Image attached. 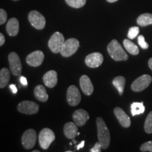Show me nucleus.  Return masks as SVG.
I'll list each match as a JSON object with an SVG mask.
<instances>
[{"label": "nucleus", "instance_id": "1", "mask_svg": "<svg viewBox=\"0 0 152 152\" xmlns=\"http://www.w3.org/2000/svg\"><path fill=\"white\" fill-rule=\"evenodd\" d=\"M96 126H97V136L99 142L102 144V149H106L109 147L111 142L110 132L108 127L106 126L103 118L98 117L96 121Z\"/></svg>", "mask_w": 152, "mask_h": 152}, {"label": "nucleus", "instance_id": "2", "mask_svg": "<svg viewBox=\"0 0 152 152\" xmlns=\"http://www.w3.org/2000/svg\"><path fill=\"white\" fill-rule=\"evenodd\" d=\"M107 51L113 60L116 61H127L128 56L116 39H113L107 47Z\"/></svg>", "mask_w": 152, "mask_h": 152}, {"label": "nucleus", "instance_id": "3", "mask_svg": "<svg viewBox=\"0 0 152 152\" xmlns=\"http://www.w3.org/2000/svg\"><path fill=\"white\" fill-rule=\"evenodd\" d=\"M80 47V42L75 38H69L64 42L61 49V54L64 57H69L75 54Z\"/></svg>", "mask_w": 152, "mask_h": 152}, {"label": "nucleus", "instance_id": "4", "mask_svg": "<svg viewBox=\"0 0 152 152\" xmlns=\"http://www.w3.org/2000/svg\"><path fill=\"white\" fill-rule=\"evenodd\" d=\"M38 140L42 149H47L55 140L54 132L49 128H44L39 132Z\"/></svg>", "mask_w": 152, "mask_h": 152}, {"label": "nucleus", "instance_id": "5", "mask_svg": "<svg viewBox=\"0 0 152 152\" xmlns=\"http://www.w3.org/2000/svg\"><path fill=\"white\" fill-rule=\"evenodd\" d=\"M64 42H65V39H64L63 34L59 32H56L49 39L48 47L53 53L58 54L61 52Z\"/></svg>", "mask_w": 152, "mask_h": 152}, {"label": "nucleus", "instance_id": "6", "mask_svg": "<svg viewBox=\"0 0 152 152\" xmlns=\"http://www.w3.org/2000/svg\"><path fill=\"white\" fill-rule=\"evenodd\" d=\"M152 81L151 77L147 74H144L137 77L131 85V89L135 92H142L149 86Z\"/></svg>", "mask_w": 152, "mask_h": 152}, {"label": "nucleus", "instance_id": "7", "mask_svg": "<svg viewBox=\"0 0 152 152\" xmlns=\"http://www.w3.org/2000/svg\"><path fill=\"white\" fill-rule=\"evenodd\" d=\"M28 20L31 26L37 30H42L46 25L45 16L37 11H31L28 14Z\"/></svg>", "mask_w": 152, "mask_h": 152}, {"label": "nucleus", "instance_id": "8", "mask_svg": "<svg viewBox=\"0 0 152 152\" xmlns=\"http://www.w3.org/2000/svg\"><path fill=\"white\" fill-rule=\"evenodd\" d=\"M37 140V133L33 129H28L23 134L21 142L26 149H31L35 147Z\"/></svg>", "mask_w": 152, "mask_h": 152}, {"label": "nucleus", "instance_id": "9", "mask_svg": "<svg viewBox=\"0 0 152 152\" xmlns=\"http://www.w3.org/2000/svg\"><path fill=\"white\" fill-rule=\"evenodd\" d=\"M9 66L13 75L19 76L22 72V65L20 58L16 52H11L8 56Z\"/></svg>", "mask_w": 152, "mask_h": 152}, {"label": "nucleus", "instance_id": "10", "mask_svg": "<svg viewBox=\"0 0 152 152\" xmlns=\"http://www.w3.org/2000/svg\"><path fill=\"white\" fill-rule=\"evenodd\" d=\"M18 111L27 115H33L38 113L39 105L32 101H23L18 104Z\"/></svg>", "mask_w": 152, "mask_h": 152}, {"label": "nucleus", "instance_id": "11", "mask_svg": "<svg viewBox=\"0 0 152 152\" xmlns=\"http://www.w3.org/2000/svg\"><path fill=\"white\" fill-rule=\"evenodd\" d=\"M66 98L70 106H75L78 105L81 101V95L77 87L75 85H71L68 87Z\"/></svg>", "mask_w": 152, "mask_h": 152}, {"label": "nucleus", "instance_id": "12", "mask_svg": "<svg viewBox=\"0 0 152 152\" xmlns=\"http://www.w3.org/2000/svg\"><path fill=\"white\" fill-rule=\"evenodd\" d=\"M45 54L42 51L37 50L35 52L30 53L26 57V62L28 65L33 67H37L42 64Z\"/></svg>", "mask_w": 152, "mask_h": 152}, {"label": "nucleus", "instance_id": "13", "mask_svg": "<svg viewBox=\"0 0 152 152\" xmlns=\"http://www.w3.org/2000/svg\"><path fill=\"white\" fill-rule=\"evenodd\" d=\"M104 57L101 53L94 52L87 55L85 58V64L88 67L94 68H97L102 64Z\"/></svg>", "mask_w": 152, "mask_h": 152}, {"label": "nucleus", "instance_id": "14", "mask_svg": "<svg viewBox=\"0 0 152 152\" xmlns=\"http://www.w3.org/2000/svg\"><path fill=\"white\" fill-rule=\"evenodd\" d=\"M113 112L121 126L125 128H128L130 126L131 121L130 117L121 108L115 107L113 110Z\"/></svg>", "mask_w": 152, "mask_h": 152}, {"label": "nucleus", "instance_id": "15", "mask_svg": "<svg viewBox=\"0 0 152 152\" xmlns=\"http://www.w3.org/2000/svg\"><path fill=\"white\" fill-rule=\"evenodd\" d=\"M89 118H90L89 113L83 109L76 110L73 114V121L79 127H82L86 124Z\"/></svg>", "mask_w": 152, "mask_h": 152}, {"label": "nucleus", "instance_id": "16", "mask_svg": "<svg viewBox=\"0 0 152 152\" xmlns=\"http://www.w3.org/2000/svg\"><path fill=\"white\" fill-rule=\"evenodd\" d=\"M80 85L81 90L85 94L90 96L94 92V87L91 82L90 77L86 75L81 76L80 79Z\"/></svg>", "mask_w": 152, "mask_h": 152}, {"label": "nucleus", "instance_id": "17", "mask_svg": "<svg viewBox=\"0 0 152 152\" xmlns=\"http://www.w3.org/2000/svg\"><path fill=\"white\" fill-rule=\"evenodd\" d=\"M43 81L45 85L49 88H53L58 83V75L54 70L47 72L43 76Z\"/></svg>", "mask_w": 152, "mask_h": 152}, {"label": "nucleus", "instance_id": "18", "mask_svg": "<svg viewBox=\"0 0 152 152\" xmlns=\"http://www.w3.org/2000/svg\"><path fill=\"white\" fill-rule=\"evenodd\" d=\"M77 125L75 123L68 122L66 123L64 127V132L65 136L68 139H72L73 140L76 135H77Z\"/></svg>", "mask_w": 152, "mask_h": 152}, {"label": "nucleus", "instance_id": "19", "mask_svg": "<svg viewBox=\"0 0 152 152\" xmlns=\"http://www.w3.org/2000/svg\"><path fill=\"white\" fill-rule=\"evenodd\" d=\"M7 31L9 35L15 37L18 35L19 31V22L16 18H11L7 24Z\"/></svg>", "mask_w": 152, "mask_h": 152}, {"label": "nucleus", "instance_id": "20", "mask_svg": "<svg viewBox=\"0 0 152 152\" xmlns=\"http://www.w3.org/2000/svg\"><path fill=\"white\" fill-rule=\"evenodd\" d=\"M34 94L36 99L42 102H47L49 99V95L47 94L46 89L42 85H39L35 87L34 90Z\"/></svg>", "mask_w": 152, "mask_h": 152}, {"label": "nucleus", "instance_id": "21", "mask_svg": "<svg viewBox=\"0 0 152 152\" xmlns=\"http://www.w3.org/2000/svg\"><path fill=\"white\" fill-rule=\"evenodd\" d=\"M10 80V71L8 68H3L0 71V88H4L8 85Z\"/></svg>", "mask_w": 152, "mask_h": 152}, {"label": "nucleus", "instance_id": "22", "mask_svg": "<svg viewBox=\"0 0 152 152\" xmlns=\"http://www.w3.org/2000/svg\"><path fill=\"white\" fill-rule=\"evenodd\" d=\"M137 23L139 26L142 27L152 25V14L149 13L141 14L137 19Z\"/></svg>", "mask_w": 152, "mask_h": 152}, {"label": "nucleus", "instance_id": "23", "mask_svg": "<svg viewBox=\"0 0 152 152\" xmlns=\"http://www.w3.org/2000/svg\"><path fill=\"white\" fill-rule=\"evenodd\" d=\"M125 82H126V80L123 76H117L113 79V85L118 91L120 95H123V94Z\"/></svg>", "mask_w": 152, "mask_h": 152}, {"label": "nucleus", "instance_id": "24", "mask_svg": "<svg viewBox=\"0 0 152 152\" xmlns=\"http://www.w3.org/2000/svg\"><path fill=\"white\" fill-rule=\"evenodd\" d=\"M145 111V106L143 102H133L131 104V113L132 116L140 115Z\"/></svg>", "mask_w": 152, "mask_h": 152}, {"label": "nucleus", "instance_id": "25", "mask_svg": "<svg viewBox=\"0 0 152 152\" xmlns=\"http://www.w3.org/2000/svg\"><path fill=\"white\" fill-rule=\"evenodd\" d=\"M123 45H124V47L126 49V50L131 54L137 55L140 52L138 47L135 44H134L132 42L128 39H125L123 40Z\"/></svg>", "mask_w": 152, "mask_h": 152}, {"label": "nucleus", "instance_id": "26", "mask_svg": "<svg viewBox=\"0 0 152 152\" xmlns=\"http://www.w3.org/2000/svg\"><path fill=\"white\" fill-rule=\"evenodd\" d=\"M65 1L66 4L71 7L79 9L85 6L87 0H65Z\"/></svg>", "mask_w": 152, "mask_h": 152}, {"label": "nucleus", "instance_id": "27", "mask_svg": "<svg viewBox=\"0 0 152 152\" xmlns=\"http://www.w3.org/2000/svg\"><path fill=\"white\" fill-rule=\"evenodd\" d=\"M144 127L146 132L148 134H152V111L148 114Z\"/></svg>", "mask_w": 152, "mask_h": 152}, {"label": "nucleus", "instance_id": "28", "mask_svg": "<svg viewBox=\"0 0 152 152\" xmlns=\"http://www.w3.org/2000/svg\"><path fill=\"white\" fill-rule=\"evenodd\" d=\"M139 33H140V28H139V27H137V26H134V27L130 28L129 29L128 37L130 39H133L136 37H137Z\"/></svg>", "mask_w": 152, "mask_h": 152}, {"label": "nucleus", "instance_id": "29", "mask_svg": "<svg viewBox=\"0 0 152 152\" xmlns=\"http://www.w3.org/2000/svg\"><path fill=\"white\" fill-rule=\"evenodd\" d=\"M137 42L139 45L143 49H147L149 48V44L145 41L144 37L143 35H139L137 38Z\"/></svg>", "mask_w": 152, "mask_h": 152}, {"label": "nucleus", "instance_id": "30", "mask_svg": "<svg viewBox=\"0 0 152 152\" xmlns=\"http://www.w3.org/2000/svg\"><path fill=\"white\" fill-rule=\"evenodd\" d=\"M140 150H141V151L143 152H152V141H149L142 144L141 147H140Z\"/></svg>", "mask_w": 152, "mask_h": 152}, {"label": "nucleus", "instance_id": "31", "mask_svg": "<svg viewBox=\"0 0 152 152\" xmlns=\"http://www.w3.org/2000/svg\"><path fill=\"white\" fill-rule=\"evenodd\" d=\"M7 20V14L4 9H0V24L3 25Z\"/></svg>", "mask_w": 152, "mask_h": 152}, {"label": "nucleus", "instance_id": "32", "mask_svg": "<svg viewBox=\"0 0 152 152\" xmlns=\"http://www.w3.org/2000/svg\"><path fill=\"white\" fill-rule=\"evenodd\" d=\"M102 144H101L100 142H99L95 144L94 147L90 149V151L91 152H101L102 151Z\"/></svg>", "mask_w": 152, "mask_h": 152}, {"label": "nucleus", "instance_id": "33", "mask_svg": "<svg viewBox=\"0 0 152 152\" xmlns=\"http://www.w3.org/2000/svg\"><path fill=\"white\" fill-rule=\"evenodd\" d=\"M20 82L21 83V84L23 85H24V86H27L28 82H27V79L26 78V77H24V76H21V77H20Z\"/></svg>", "mask_w": 152, "mask_h": 152}, {"label": "nucleus", "instance_id": "34", "mask_svg": "<svg viewBox=\"0 0 152 152\" xmlns=\"http://www.w3.org/2000/svg\"><path fill=\"white\" fill-rule=\"evenodd\" d=\"M5 42V37L2 33H0V46H3Z\"/></svg>", "mask_w": 152, "mask_h": 152}, {"label": "nucleus", "instance_id": "35", "mask_svg": "<svg viewBox=\"0 0 152 152\" xmlns=\"http://www.w3.org/2000/svg\"><path fill=\"white\" fill-rule=\"evenodd\" d=\"M9 87H10V89H11V90L12 91V92L14 93V94H16L17 93V88H16V86L15 85H14V84H11V85H9Z\"/></svg>", "mask_w": 152, "mask_h": 152}, {"label": "nucleus", "instance_id": "36", "mask_svg": "<svg viewBox=\"0 0 152 152\" xmlns=\"http://www.w3.org/2000/svg\"><path fill=\"white\" fill-rule=\"evenodd\" d=\"M85 143V141H82V142H80V144H79L78 145H77V147H76V148H77V150H80V149H81V148H83V147H84Z\"/></svg>", "mask_w": 152, "mask_h": 152}, {"label": "nucleus", "instance_id": "37", "mask_svg": "<svg viewBox=\"0 0 152 152\" xmlns=\"http://www.w3.org/2000/svg\"><path fill=\"white\" fill-rule=\"evenodd\" d=\"M148 64H149V66L150 68V69L152 71V58H150V59L149 60V62H148Z\"/></svg>", "mask_w": 152, "mask_h": 152}, {"label": "nucleus", "instance_id": "38", "mask_svg": "<svg viewBox=\"0 0 152 152\" xmlns=\"http://www.w3.org/2000/svg\"><path fill=\"white\" fill-rule=\"evenodd\" d=\"M106 1L109 3H113V2H115V1H117L118 0H106Z\"/></svg>", "mask_w": 152, "mask_h": 152}, {"label": "nucleus", "instance_id": "39", "mask_svg": "<svg viewBox=\"0 0 152 152\" xmlns=\"http://www.w3.org/2000/svg\"><path fill=\"white\" fill-rule=\"evenodd\" d=\"M33 152H39V151L38 150H34V151H33Z\"/></svg>", "mask_w": 152, "mask_h": 152}, {"label": "nucleus", "instance_id": "40", "mask_svg": "<svg viewBox=\"0 0 152 152\" xmlns=\"http://www.w3.org/2000/svg\"><path fill=\"white\" fill-rule=\"evenodd\" d=\"M13 1H18V0H13Z\"/></svg>", "mask_w": 152, "mask_h": 152}]
</instances>
